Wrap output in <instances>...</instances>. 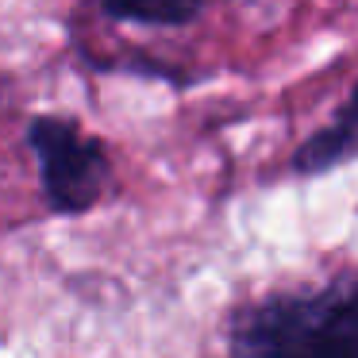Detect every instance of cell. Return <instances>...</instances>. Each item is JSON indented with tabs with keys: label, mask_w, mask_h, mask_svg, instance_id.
Returning <instances> with one entry per match:
<instances>
[{
	"label": "cell",
	"mask_w": 358,
	"mask_h": 358,
	"mask_svg": "<svg viewBox=\"0 0 358 358\" xmlns=\"http://www.w3.org/2000/svg\"><path fill=\"white\" fill-rule=\"evenodd\" d=\"M224 347L227 358H358V273L235 304Z\"/></svg>",
	"instance_id": "6da1fadb"
},
{
	"label": "cell",
	"mask_w": 358,
	"mask_h": 358,
	"mask_svg": "<svg viewBox=\"0 0 358 358\" xmlns=\"http://www.w3.org/2000/svg\"><path fill=\"white\" fill-rule=\"evenodd\" d=\"M24 143L35 158L39 193L50 216L58 220L89 216L108 196L112 155L101 135L81 127L78 116L35 112L24 127Z\"/></svg>",
	"instance_id": "7a4b0ae2"
},
{
	"label": "cell",
	"mask_w": 358,
	"mask_h": 358,
	"mask_svg": "<svg viewBox=\"0 0 358 358\" xmlns=\"http://www.w3.org/2000/svg\"><path fill=\"white\" fill-rule=\"evenodd\" d=\"M355 93H347L335 108V116L324 127L308 135L304 143H296V150L289 155V173L301 181H316L327 173L343 170L355 162L358 155V116H355Z\"/></svg>",
	"instance_id": "3957f363"
},
{
	"label": "cell",
	"mask_w": 358,
	"mask_h": 358,
	"mask_svg": "<svg viewBox=\"0 0 358 358\" xmlns=\"http://www.w3.org/2000/svg\"><path fill=\"white\" fill-rule=\"evenodd\" d=\"M73 55L96 78H135V81H150V85H166L173 93H185L208 81V73L201 70H185V66L170 62V58L147 55V50H124V55H101L89 43L73 39Z\"/></svg>",
	"instance_id": "277c9868"
},
{
	"label": "cell",
	"mask_w": 358,
	"mask_h": 358,
	"mask_svg": "<svg viewBox=\"0 0 358 358\" xmlns=\"http://www.w3.org/2000/svg\"><path fill=\"white\" fill-rule=\"evenodd\" d=\"M108 24L124 27H158V31H181L204 16L201 0H158V4H124V0H101L96 4Z\"/></svg>",
	"instance_id": "5b68a950"
}]
</instances>
